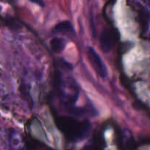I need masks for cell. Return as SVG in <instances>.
Instances as JSON below:
<instances>
[{
	"label": "cell",
	"instance_id": "1",
	"mask_svg": "<svg viewBox=\"0 0 150 150\" xmlns=\"http://www.w3.org/2000/svg\"><path fill=\"white\" fill-rule=\"evenodd\" d=\"M57 126L71 141L82 139L87 134L89 128L88 123L78 121L72 117H60L57 120Z\"/></svg>",
	"mask_w": 150,
	"mask_h": 150
},
{
	"label": "cell",
	"instance_id": "2",
	"mask_svg": "<svg viewBox=\"0 0 150 150\" xmlns=\"http://www.w3.org/2000/svg\"><path fill=\"white\" fill-rule=\"evenodd\" d=\"M87 56H88V60H89L92 67H94L96 73L103 79L107 77V67H106L104 63L103 62L100 56L95 51V49L92 47H88V48H87Z\"/></svg>",
	"mask_w": 150,
	"mask_h": 150
},
{
	"label": "cell",
	"instance_id": "3",
	"mask_svg": "<svg viewBox=\"0 0 150 150\" xmlns=\"http://www.w3.org/2000/svg\"><path fill=\"white\" fill-rule=\"evenodd\" d=\"M116 43V35L110 29H104L99 37V45L104 53L110 52Z\"/></svg>",
	"mask_w": 150,
	"mask_h": 150
},
{
	"label": "cell",
	"instance_id": "4",
	"mask_svg": "<svg viewBox=\"0 0 150 150\" xmlns=\"http://www.w3.org/2000/svg\"><path fill=\"white\" fill-rule=\"evenodd\" d=\"M51 50L55 54H60L65 49L66 45V40L62 38L55 37L53 38L49 42Z\"/></svg>",
	"mask_w": 150,
	"mask_h": 150
},
{
	"label": "cell",
	"instance_id": "5",
	"mask_svg": "<svg viewBox=\"0 0 150 150\" xmlns=\"http://www.w3.org/2000/svg\"><path fill=\"white\" fill-rule=\"evenodd\" d=\"M54 32L62 34H74L73 26L69 21H63L57 23L54 27Z\"/></svg>",
	"mask_w": 150,
	"mask_h": 150
},
{
	"label": "cell",
	"instance_id": "6",
	"mask_svg": "<svg viewBox=\"0 0 150 150\" xmlns=\"http://www.w3.org/2000/svg\"><path fill=\"white\" fill-rule=\"evenodd\" d=\"M139 18L142 29H144V31H146L147 28H148L149 22V13L145 9H141L139 11Z\"/></svg>",
	"mask_w": 150,
	"mask_h": 150
},
{
	"label": "cell",
	"instance_id": "7",
	"mask_svg": "<svg viewBox=\"0 0 150 150\" xmlns=\"http://www.w3.org/2000/svg\"><path fill=\"white\" fill-rule=\"evenodd\" d=\"M4 23L6 26L11 29H14V30H17L18 29L21 27V26L17 23V21L11 17L5 18L4 19Z\"/></svg>",
	"mask_w": 150,
	"mask_h": 150
},
{
	"label": "cell",
	"instance_id": "8",
	"mask_svg": "<svg viewBox=\"0 0 150 150\" xmlns=\"http://www.w3.org/2000/svg\"><path fill=\"white\" fill-rule=\"evenodd\" d=\"M29 1L30 2L33 3V4H37L39 7H44L45 6V1H44V0H29Z\"/></svg>",
	"mask_w": 150,
	"mask_h": 150
},
{
	"label": "cell",
	"instance_id": "9",
	"mask_svg": "<svg viewBox=\"0 0 150 150\" xmlns=\"http://www.w3.org/2000/svg\"><path fill=\"white\" fill-rule=\"evenodd\" d=\"M0 10H1V7H0Z\"/></svg>",
	"mask_w": 150,
	"mask_h": 150
}]
</instances>
